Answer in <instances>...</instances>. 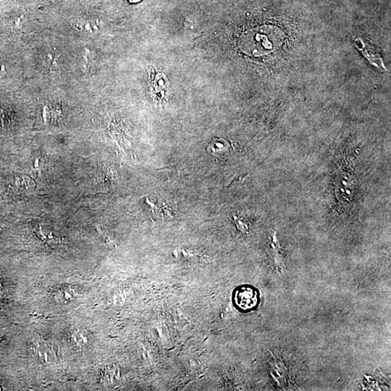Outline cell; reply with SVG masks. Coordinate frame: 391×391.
Here are the masks:
<instances>
[{
  "mask_svg": "<svg viewBox=\"0 0 391 391\" xmlns=\"http://www.w3.org/2000/svg\"><path fill=\"white\" fill-rule=\"evenodd\" d=\"M129 1H131V2H137V1H141V0H129Z\"/></svg>",
  "mask_w": 391,
  "mask_h": 391,
  "instance_id": "cell-5",
  "label": "cell"
},
{
  "mask_svg": "<svg viewBox=\"0 0 391 391\" xmlns=\"http://www.w3.org/2000/svg\"><path fill=\"white\" fill-rule=\"evenodd\" d=\"M282 31L273 26L254 28L241 38L242 51L250 56L269 54L279 48L282 41Z\"/></svg>",
  "mask_w": 391,
  "mask_h": 391,
  "instance_id": "cell-1",
  "label": "cell"
},
{
  "mask_svg": "<svg viewBox=\"0 0 391 391\" xmlns=\"http://www.w3.org/2000/svg\"><path fill=\"white\" fill-rule=\"evenodd\" d=\"M228 149L227 143L222 139H215L212 141L207 147L208 151L210 154L217 155V154H223Z\"/></svg>",
  "mask_w": 391,
  "mask_h": 391,
  "instance_id": "cell-4",
  "label": "cell"
},
{
  "mask_svg": "<svg viewBox=\"0 0 391 391\" xmlns=\"http://www.w3.org/2000/svg\"><path fill=\"white\" fill-rule=\"evenodd\" d=\"M234 300L238 307L243 310H249L257 306L258 295L250 287H242L235 293Z\"/></svg>",
  "mask_w": 391,
  "mask_h": 391,
  "instance_id": "cell-2",
  "label": "cell"
},
{
  "mask_svg": "<svg viewBox=\"0 0 391 391\" xmlns=\"http://www.w3.org/2000/svg\"><path fill=\"white\" fill-rule=\"evenodd\" d=\"M355 45L359 49V50L362 52V54L370 61L372 65H374L377 68H383V69L386 70V67H385L381 56L371 46L365 44L360 38H357L355 41Z\"/></svg>",
  "mask_w": 391,
  "mask_h": 391,
  "instance_id": "cell-3",
  "label": "cell"
}]
</instances>
